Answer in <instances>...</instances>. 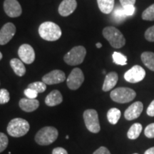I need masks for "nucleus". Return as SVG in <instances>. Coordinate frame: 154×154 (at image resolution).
Wrapping results in <instances>:
<instances>
[{
    "mask_svg": "<svg viewBox=\"0 0 154 154\" xmlns=\"http://www.w3.org/2000/svg\"><path fill=\"white\" fill-rule=\"evenodd\" d=\"M38 34L46 41L54 42L59 39L62 32L59 25L51 22H46L39 26Z\"/></svg>",
    "mask_w": 154,
    "mask_h": 154,
    "instance_id": "obj_1",
    "label": "nucleus"
},
{
    "mask_svg": "<svg viewBox=\"0 0 154 154\" xmlns=\"http://www.w3.org/2000/svg\"><path fill=\"white\" fill-rule=\"evenodd\" d=\"M30 126L29 122L24 119L16 118L9 121L7 126V133L12 137H22L27 134Z\"/></svg>",
    "mask_w": 154,
    "mask_h": 154,
    "instance_id": "obj_2",
    "label": "nucleus"
},
{
    "mask_svg": "<svg viewBox=\"0 0 154 154\" xmlns=\"http://www.w3.org/2000/svg\"><path fill=\"white\" fill-rule=\"evenodd\" d=\"M103 35L111 47L115 49H120L126 44V39L123 34L113 26H107L103 29Z\"/></svg>",
    "mask_w": 154,
    "mask_h": 154,
    "instance_id": "obj_3",
    "label": "nucleus"
},
{
    "mask_svg": "<svg viewBox=\"0 0 154 154\" xmlns=\"http://www.w3.org/2000/svg\"><path fill=\"white\" fill-rule=\"evenodd\" d=\"M59 132L53 126H45L36 133L35 141L38 145L48 146L57 139Z\"/></svg>",
    "mask_w": 154,
    "mask_h": 154,
    "instance_id": "obj_4",
    "label": "nucleus"
},
{
    "mask_svg": "<svg viewBox=\"0 0 154 154\" xmlns=\"http://www.w3.org/2000/svg\"><path fill=\"white\" fill-rule=\"evenodd\" d=\"M86 54V50L83 46L72 48L63 57V60L68 65L76 66L84 61Z\"/></svg>",
    "mask_w": 154,
    "mask_h": 154,
    "instance_id": "obj_5",
    "label": "nucleus"
},
{
    "mask_svg": "<svg viewBox=\"0 0 154 154\" xmlns=\"http://www.w3.org/2000/svg\"><path fill=\"white\" fill-rule=\"evenodd\" d=\"M136 94L130 88L119 87L115 88L111 92V99L116 103H126L133 101L136 97Z\"/></svg>",
    "mask_w": 154,
    "mask_h": 154,
    "instance_id": "obj_6",
    "label": "nucleus"
},
{
    "mask_svg": "<svg viewBox=\"0 0 154 154\" xmlns=\"http://www.w3.org/2000/svg\"><path fill=\"white\" fill-rule=\"evenodd\" d=\"M84 119L87 129L90 132L97 134L101 130L99 116L97 111L94 109H87L84 113Z\"/></svg>",
    "mask_w": 154,
    "mask_h": 154,
    "instance_id": "obj_7",
    "label": "nucleus"
},
{
    "mask_svg": "<svg viewBox=\"0 0 154 154\" xmlns=\"http://www.w3.org/2000/svg\"><path fill=\"white\" fill-rule=\"evenodd\" d=\"M84 82V73L79 68L73 69L66 79V84L71 90H77Z\"/></svg>",
    "mask_w": 154,
    "mask_h": 154,
    "instance_id": "obj_8",
    "label": "nucleus"
},
{
    "mask_svg": "<svg viewBox=\"0 0 154 154\" xmlns=\"http://www.w3.org/2000/svg\"><path fill=\"white\" fill-rule=\"evenodd\" d=\"M146 76V71L141 66L136 65L127 71L124 74V79L126 82L135 84L141 82Z\"/></svg>",
    "mask_w": 154,
    "mask_h": 154,
    "instance_id": "obj_9",
    "label": "nucleus"
},
{
    "mask_svg": "<svg viewBox=\"0 0 154 154\" xmlns=\"http://www.w3.org/2000/svg\"><path fill=\"white\" fill-rule=\"evenodd\" d=\"M18 55L20 60L26 64H30L35 60V52L29 44H24L21 45L18 50Z\"/></svg>",
    "mask_w": 154,
    "mask_h": 154,
    "instance_id": "obj_10",
    "label": "nucleus"
},
{
    "mask_svg": "<svg viewBox=\"0 0 154 154\" xmlns=\"http://www.w3.org/2000/svg\"><path fill=\"white\" fill-rule=\"evenodd\" d=\"M66 80V76L64 72L62 71L56 69L51 71L42 77V82L45 83L47 85H53L62 83Z\"/></svg>",
    "mask_w": 154,
    "mask_h": 154,
    "instance_id": "obj_11",
    "label": "nucleus"
},
{
    "mask_svg": "<svg viewBox=\"0 0 154 154\" xmlns=\"http://www.w3.org/2000/svg\"><path fill=\"white\" fill-rule=\"evenodd\" d=\"M4 9L9 17H18L22 14V9L17 0H5L4 2Z\"/></svg>",
    "mask_w": 154,
    "mask_h": 154,
    "instance_id": "obj_12",
    "label": "nucleus"
},
{
    "mask_svg": "<svg viewBox=\"0 0 154 154\" xmlns=\"http://www.w3.org/2000/svg\"><path fill=\"white\" fill-rule=\"evenodd\" d=\"M16 33V27L12 23H7L0 30V45H5Z\"/></svg>",
    "mask_w": 154,
    "mask_h": 154,
    "instance_id": "obj_13",
    "label": "nucleus"
},
{
    "mask_svg": "<svg viewBox=\"0 0 154 154\" xmlns=\"http://www.w3.org/2000/svg\"><path fill=\"white\" fill-rule=\"evenodd\" d=\"M143 109V105L140 101H136L130 106L124 113V117L126 120L132 121L138 118Z\"/></svg>",
    "mask_w": 154,
    "mask_h": 154,
    "instance_id": "obj_14",
    "label": "nucleus"
},
{
    "mask_svg": "<svg viewBox=\"0 0 154 154\" xmlns=\"http://www.w3.org/2000/svg\"><path fill=\"white\" fill-rule=\"evenodd\" d=\"M77 7L76 0H63L59 7V13L62 17H68L75 11Z\"/></svg>",
    "mask_w": 154,
    "mask_h": 154,
    "instance_id": "obj_15",
    "label": "nucleus"
},
{
    "mask_svg": "<svg viewBox=\"0 0 154 154\" xmlns=\"http://www.w3.org/2000/svg\"><path fill=\"white\" fill-rule=\"evenodd\" d=\"M19 107L25 112H32L38 109L39 106V101L38 100L23 98L19 101Z\"/></svg>",
    "mask_w": 154,
    "mask_h": 154,
    "instance_id": "obj_16",
    "label": "nucleus"
},
{
    "mask_svg": "<svg viewBox=\"0 0 154 154\" xmlns=\"http://www.w3.org/2000/svg\"><path fill=\"white\" fill-rule=\"evenodd\" d=\"M118 80L119 76L116 72H112L107 74L106 76L104 82H103V87H102L103 91H109L112 89V88L116 85Z\"/></svg>",
    "mask_w": 154,
    "mask_h": 154,
    "instance_id": "obj_17",
    "label": "nucleus"
},
{
    "mask_svg": "<svg viewBox=\"0 0 154 154\" xmlns=\"http://www.w3.org/2000/svg\"><path fill=\"white\" fill-rule=\"evenodd\" d=\"M63 101L61 92L58 90H54L48 94L45 99V103L48 106H55L59 105Z\"/></svg>",
    "mask_w": 154,
    "mask_h": 154,
    "instance_id": "obj_18",
    "label": "nucleus"
},
{
    "mask_svg": "<svg viewBox=\"0 0 154 154\" xmlns=\"http://www.w3.org/2000/svg\"><path fill=\"white\" fill-rule=\"evenodd\" d=\"M10 66L17 76H23L26 74V68L20 59H16V58L12 59L10 61Z\"/></svg>",
    "mask_w": 154,
    "mask_h": 154,
    "instance_id": "obj_19",
    "label": "nucleus"
},
{
    "mask_svg": "<svg viewBox=\"0 0 154 154\" xmlns=\"http://www.w3.org/2000/svg\"><path fill=\"white\" fill-rule=\"evenodd\" d=\"M100 11L103 14H110L113 10L114 0H97Z\"/></svg>",
    "mask_w": 154,
    "mask_h": 154,
    "instance_id": "obj_20",
    "label": "nucleus"
},
{
    "mask_svg": "<svg viewBox=\"0 0 154 154\" xmlns=\"http://www.w3.org/2000/svg\"><path fill=\"white\" fill-rule=\"evenodd\" d=\"M141 60L148 69L154 72V53L145 51L141 54Z\"/></svg>",
    "mask_w": 154,
    "mask_h": 154,
    "instance_id": "obj_21",
    "label": "nucleus"
},
{
    "mask_svg": "<svg viewBox=\"0 0 154 154\" xmlns=\"http://www.w3.org/2000/svg\"><path fill=\"white\" fill-rule=\"evenodd\" d=\"M142 128H143V126L139 123H136V124H133L127 133V136L129 139H136L140 136V133L142 131Z\"/></svg>",
    "mask_w": 154,
    "mask_h": 154,
    "instance_id": "obj_22",
    "label": "nucleus"
},
{
    "mask_svg": "<svg viewBox=\"0 0 154 154\" xmlns=\"http://www.w3.org/2000/svg\"><path fill=\"white\" fill-rule=\"evenodd\" d=\"M121 111L116 108L110 109L107 113V119L111 124H116L121 118Z\"/></svg>",
    "mask_w": 154,
    "mask_h": 154,
    "instance_id": "obj_23",
    "label": "nucleus"
},
{
    "mask_svg": "<svg viewBox=\"0 0 154 154\" xmlns=\"http://www.w3.org/2000/svg\"><path fill=\"white\" fill-rule=\"evenodd\" d=\"M28 88H32L37 93H43L47 89V84L43 82H36L29 84Z\"/></svg>",
    "mask_w": 154,
    "mask_h": 154,
    "instance_id": "obj_24",
    "label": "nucleus"
},
{
    "mask_svg": "<svg viewBox=\"0 0 154 154\" xmlns=\"http://www.w3.org/2000/svg\"><path fill=\"white\" fill-rule=\"evenodd\" d=\"M113 17L116 22H121L126 17L124 8L122 7H117L113 11Z\"/></svg>",
    "mask_w": 154,
    "mask_h": 154,
    "instance_id": "obj_25",
    "label": "nucleus"
},
{
    "mask_svg": "<svg viewBox=\"0 0 154 154\" xmlns=\"http://www.w3.org/2000/svg\"><path fill=\"white\" fill-rule=\"evenodd\" d=\"M113 60L115 63L121 66H124L127 64V57L119 52H114L113 54Z\"/></svg>",
    "mask_w": 154,
    "mask_h": 154,
    "instance_id": "obj_26",
    "label": "nucleus"
},
{
    "mask_svg": "<svg viewBox=\"0 0 154 154\" xmlns=\"http://www.w3.org/2000/svg\"><path fill=\"white\" fill-rule=\"evenodd\" d=\"M141 17L143 20L154 21V4L143 11Z\"/></svg>",
    "mask_w": 154,
    "mask_h": 154,
    "instance_id": "obj_27",
    "label": "nucleus"
},
{
    "mask_svg": "<svg viewBox=\"0 0 154 154\" xmlns=\"http://www.w3.org/2000/svg\"><path fill=\"white\" fill-rule=\"evenodd\" d=\"M10 100V95L9 91L5 88L0 89V104H5Z\"/></svg>",
    "mask_w": 154,
    "mask_h": 154,
    "instance_id": "obj_28",
    "label": "nucleus"
},
{
    "mask_svg": "<svg viewBox=\"0 0 154 154\" xmlns=\"http://www.w3.org/2000/svg\"><path fill=\"white\" fill-rule=\"evenodd\" d=\"M8 143V137L4 133L0 132V153L3 152L7 149Z\"/></svg>",
    "mask_w": 154,
    "mask_h": 154,
    "instance_id": "obj_29",
    "label": "nucleus"
},
{
    "mask_svg": "<svg viewBox=\"0 0 154 154\" xmlns=\"http://www.w3.org/2000/svg\"><path fill=\"white\" fill-rule=\"evenodd\" d=\"M145 38L147 41L154 42V26L148 29L145 32Z\"/></svg>",
    "mask_w": 154,
    "mask_h": 154,
    "instance_id": "obj_30",
    "label": "nucleus"
},
{
    "mask_svg": "<svg viewBox=\"0 0 154 154\" xmlns=\"http://www.w3.org/2000/svg\"><path fill=\"white\" fill-rule=\"evenodd\" d=\"M144 134H145V136L146 137L150 138H154V123L149 124V126H146Z\"/></svg>",
    "mask_w": 154,
    "mask_h": 154,
    "instance_id": "obj_31",
    "label": "nucleus"
},
{
    "mask_svg": "<svg viewBox=\"0 0 154 154\" xmlns=\"http://www.w3.org/2000/svg\"><path fill=\"white\" fill-rule=\"evenodd\" d=\"M37 92L34 90L30 88H27L26 89L24 90V94L28 99H35L38 96Z\"/></svg>",
    "mask_w": 154,
    "mask_h": 154,
    "instance_id": "obj_32",
    "label": "nucleus"
},
{
    "mask_svg": "<svg viewBox=\"0 0 154 154\" xmlns=\"http://www.w3.org/2000/svg\"><path fill=\"white\" fill-rule=\"evenodd\" d=\"M123 8H124L125 14L126 15V17L132 16V15L134 14L135 10H136V8H135L134 5L126 6V7H124Z\"/></svg>",
    "mask_w": 154,
    "mask_h": 154,
    "instance_id": "obj_33",
    "label": "nucleus"
},
{
    "mask_svg": "<svg viewBox=\"0 0 154 154\" xmlns=\"http://www.w3.org/2000/svg\"><path fill=\"white\" fill-rule=\"evenodd\" d=\"M93 154H111V153L110 151L108 150V149L104 147V146H101L99 149L96 150Z\"/></svg>",
    "mask_w": 154,
    "mask_h": 154,
    "instance_id": "obj_34",
    "label": "nucleus"
},
{
    "mask_svg": "<svg viewBox=\"0 0 154 154\" xmlns=\"http://www.w3.org/2000/svg\"><path fill=\"white\" fill-rule=\"evenodd\" d=\"M52 154H68V152L66 150H65L63 148L57 147L53 149Z\"/></svg>",
    "mask_w": 154,
    "mask_h": 154,
    "instance_id": "obj_35",
    "label": "nucleus"
},
{
    "mask_svg": "<svg viewBox=\"0 0 154 154\" xmlns=\"http://www.w3.org/2000/svg\"><path fill=\"white\" fill-rule=\"evenodd\" d=\"M121 7H126L128 5H134L136 3V0H120Z\"/></svg>",
    "mask_w": 154,
    "mask_h": 154,
    "instance_id": "obj_36",
    "label": "nucleus"
},
{
    "mask_svg": "<svg viewBox=\"0 0 154 154\" xmlns=\"http://www.w3.org/2000/svg\"><path fill=\"white\" fill-rule=\"evenodd\" d=\"M146 112H147V114L150 116H154V100L151 102L149 106L148 107Z\"/></svg>",
    "mask_w": 154,
    "mask_h": 154,
    "instance_id": "obj_37",
    "label": "nucleus"
},
{
    "mask_svg": "<svg viewBox=\"0 0 154 154\" xmlns=\"http://www.w3.org/2000/svg\"><path fill=\"white\" fill-rule=\"evenodd\" d=\"M144 154H154V147L150 148V149L146 150Z\"/></svg>",
    "mask_w": 154,
    "mask_h": 154,
    "instance_id": "obj_38",
    "label": "nucleus"
},
{
    "mask_svg": "<svg viewBox=\"0 0 154 154\" xmlns=\"http://www.w3.org/2000/svg\"><path fill=\"white\" fill-rule=\"evenodd\" d=\"M96 47H97V48H101L102 47V44L101 43H97L96 44Z\"/></svg>",
    "mask_w": 154,
    "mask_h": 154,
    "instance_id": "obj_39",
    "label": "nucleus"
},
{
    "mask_svg": "<svg viewBox=\"0 0 154 154\" xmlns=\"http://www.w3.org/2000/svg\"><path fill=\"white\" fill-rule=\"evenodd\" d=\"M2 54L1 53V51H0V60H2Z\"/></svg>",
    "mask_w": 154,
    "mask_h": 154,
    "instance_id": "obj_40",
    "label": "nucleus"
},
{
    "mask_svg": "<svg viewBox=\"0 0 154 154\" xmlns=\"http://www.w3.org/2000/svg\"><path fill=\"white\" fill-rule=\"evenodd\" d=\"M66 139H69V136H67L66 137Z\"/></svg>",
    "mask_w": 154,
    "mask_h": 154,
    "instance_id": "obj_41",
    "label": "nucleus"
},
{
    "mask_svg": "<svg viewBox=\"0 0 154 154\" xmlns=\"http://www.w3.org/2000/svg\"><path fill=\"white\" fill-rule=\"evenodd\" d=\"M134 154H138V153H134Z\"/></svg>",
    "mask_w": 154,
    "mask_h": 154,
    "instance_id": "obj_42",
    "label": "nucleus"
}]
</instances>
